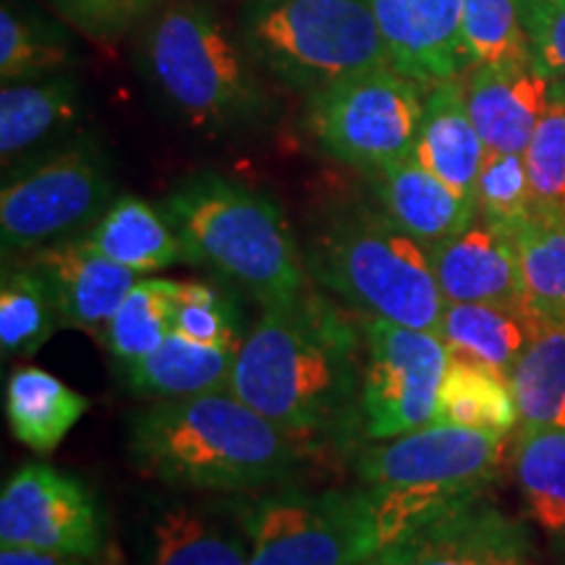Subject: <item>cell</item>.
I'll list each match as a JSON object with an SVG mask.
<instances>
[{
	"mask_svg": "<svg viewBox=\"0 0 565 565\" xmlns=\"http://www.w3.org/2000/svg\"><path fill=\"white\" fill-rule=\"evenodd\" d=\"M356 315L309 282L265 307L238 343L228 391L303 445L364 435Z\"/></svg>",
	"mask_w": 565,
	"mask_h": 565,
	"instance_id": "1",
	"label": "cell"
},
{
	"mask_svg": "<svg viewBox=\"0 0 565 565\" xmlns=\"http://www.w3.org/2000/svg\"><path fill=\"white\" fill-rule=\"evenodd\" d=\"M307 445L231 391L152 401L129 416V456L145 477L183 492L238 494L288 482Z\"/></svg>",
	"mask_w": 565,
	"mask_h": 565,
	"instance_id": "2",
	"label": "cell"
},
{
	"mask_svg": "<svg viewBox=\"0 0 565 565\" xmlns=\"http://www.w3.org/2000/svg\"><path fill=\"white\" fill-rule=\"evenodd\" d=\"M183 263L200 267L259 307H273L312 282L280 204L221 173L200 171L162 200Z\"/></svg>",
	"mask_w": 565,
	"mask_h": 565,
	"instance_id": "3",
	"label": "cell"
},
{
	"mask_svg": "<svg viewBox=\"0 0 565 565\" xmlns=\"http://www.w3.org/2000/svg\"><path fill=\"white\" fill-rule=\"evenodd\" d=\"M137 66L162 108L202 137L242 134L273 116L259 66L196 0H173L154 13L139 40Z\"/></svg>",
	"mask_w": 565,
	"mask_h": 565,
	"instance_id": "4",
	"label": "cell"
},
{
	"mask_svg": "<svg viewBox=\"0 0 565 565\" xmlns=\"http://www.w3.org/2000/svg\"><path fill=\"white\" fill-rule=\"evenodd\" d=\"M315 286L351 312L440 335L445 296L429 249L380 207L353 204L328 215L303 246Z\"/></svg>",
	"mask_w": 565,
	"mask_h": 565,
	"instance_id": "5",
	"label": "cell"
},
{
	"mask_svg": "<svg viewBox=\"0 0 565 565\" xmlns=\"http://www.w3.org/2000/svg\"><path fill=\"white\" fill-rule=\"evenodd\" d=\"M445 508L454 505L372 487L263 494L244 500L249 565H370L408 529Z\"/></svg>",
	"mask_w": 565,
	"mask_h": 565,
	"instance_id": "6",
	"label": "cell"
},
{
	"mask_svg": "<svg viewBox=\"0 0 565 565\" xmlns=\"http://www.w3.org/2000/svg\"><path fill=\"white\" fill-rule=\"evenodd\" d=\"M238 40L259 68L307 97L391 66L370 0H249Z\"/></svg>",
	"mask_w": 565,
	"mask_h": 565,
	"instance_id": "7",
	"label": "cell"
},
{
	"mask_svg": "<svg viewBox=\"0 0 565 565\" xmlns=\"http://www.w3.org/2000/svg\"><path fill=\"white\" fill-rule=\"evenodd\" d=\"M113 200L110 160L95 139L66 141L24 162L0 192L6 259L82 236Z\"/></svg>",
	"mask_w": 565,
	"mask_h": 565,
	"instance_id": "8",
	"label": "cell"
},
{
	"mask_svg": "<svg viewBox=\"0 0 565 565\" xmlns=\"http://www.w3.org/2000/svg\"><path fill=\"white\" fill-rule=\"evenodd\" d=\"M505 450V435L433 422L391 440H370L353 458V471L362 487L456 505L490 492L503 475Z\"/></svg>",
	"mask_w": 565,
	"mask_h": 565,
	"instance_id": "9",
	"label": "cell"
},
{
	"mask_svg": "<svg viewBox=\"0 0 565 565\" xmlns=\"http://www.w3.org/2000/svg\"><path fill=\"white\" fill-rule=\"evenodd\" d=\"M422 84L380 66L309 97V131L343 166L372 173L414 152L424 116Z\"/></svg>",
	"mask_w": 565,
	"mask_h": 565,
	"instance_id": "10",
	"label": "cell"
},
{
	"mask_svg": "<svg viewBox=\"0 0 565 565\" xmlns=\"http://www.w3.org/2000/svg\"><path fill=\"white\" fill-rule=\"evenodd\" d=\"M353 315L364 338L362 422L366 440H391L433 424L450 362L443 338L383 317Z\"/></svg>",
	"mask_w": 565,
	"mask_h": 565,
	"instance_id": "11",
	"label": "cell"
},
{
	"mask_svg": "<svg viewBox=\"0 0 565 565\" xmlns=\"http://www.w3.org/2000/svg\"><path fill=\"white\" fill-rule=\"evenodd\" d=\"M0 545L58 550L97 561L105 553V521L82 479L30 461L0 492Z\"/></svg>",
	"mask_w": 565,
	"mask_h": 565,
	"instance_id": "12",
	"label": "cell"
},
{
	"mask_svg": "<svg viewBox=\"0 0 565 565\" xmlns=\"http://www.w3.org/2000/svg\"><path fill=\"white\" fill-rule=\"evenodd\" d=\"M370 565H540L526 521L487 494L429 515Z\"/></svg>",
	"mask_w": 565,
	"mask_h": 565,
	"instance_id": "13",
	"label": "cell"
},
{
	"mask_svg": "<svg viewBox=\"0 0 565 565\" xmlns=\"http://www.w3.org/2000/svg\"><path fill=\"white\" fill-rule=\"evenodd\" d=\"M387 58L424 84L458 79L475 66L463 42V0H370Z\"/></svg>",
	"mask_w": 565,
	"mask_h": 565,
	"instance_id": "14",
	"label": "cell"
},
{
	"mask_svg": "<svg viewBox=\"0 0 565 565\" xmlns=\"http://www.w3.org/2000/svg\"><path fill=\"white\" fill-rule=\"evenodd\" d=\"M252 534L244 500H168L147 524L141 565H249Z\"/></svg>",
	"mask_w": 565,
	"mask_h": 565,
	"instance_id": "15",
	"label": "cell"
},
{
	"mask_svg": "<svg viewBox=\"0 0 565 565\" xmlns=\"http://www.w3.org/2000/svg\"><path fill=\"white\" fill-rule=\"evenodd\" d=\"M24 259L51 282L63 328L100 338L139 280L137 273L92 249L82 236L26 252Z\"/></svg>",
	"mask_w": 565,
	"mask_h": 565,
	"instance_id": "16",
	"label": "cell"
},
{
	"mask_svg": "<svg viewBox=\"0 0 565 565\" xmlns=\"http://www.w3.org/2000/svg\"><path fill=\"white\" fill-rule=\"evenodd\" d=\"M427 249L445 301L529 309L519 244L482 217Z\"/></svg>",
	"mask_w": 565,
	"mask_h": 565,
	"instance_id": "17",
	"label": "cell"
},
{
	"mask_svg": "<svg viewBox=\"0 0 565 565\" xmlns=\"http://www.w3.org/2000/svg\"><path fill=\"white\" fill-rule=\"evenodd\" d=\"M82 118V84L71 71L40 79L3 82L0 89V158L6 173L58 150Z\"/></svg>",
	"mask_w": 565,
	"mask_h": 565,
	"instance_id": "18",
	"label": "cell"
},
{
	"mask_svg": "<svg viewBox=\"0 0 565 565\" xmlns=\"http://www.w3.org/2000/svg\"><path fill=\"white\" fill-rule=\"evenodd\" d=\"M553 103V82L536 66H477L466 84V105L487 152L524 154Z\"/></svg>",
	"mask_w": 565,
	"mask_h": 565,
	"instance_id": "19",
	"label": "cell"
},
{
	"mask_svg": "<svg viewBox=\"0 0 565 565\" xmlns=\"http://www.w3.org/2000/svg\"><path fill=\"white\" fill-rule=\"evenodd\" d=\"M370 181L377 207L424 246L456 236L479 217L477 202L454 192L414 154L377 168Z\"/></svg>",
	"mask_w": 565,
	"mask_h": 565,
	"instance_id": "20",
	"label": "cell"
},
{
	"mask_svg": "<svg viewBox=\"0 0 565 565\" xmlns=\"http://www.w3.org/2000/svg\"><path fill=\"white\" fill-rule=\"evenodd\" d=\"M412 154L454 192L477 202V181L487 147L471 121L466 87L458 79L437 82L427 92Z\"/></svg>",
	"mask_w": 565,
	"mask_h": 565,
	"instance_id": "21",
	"label": "cell"
},
{
	"mask_svg": "<svg viewBox=\"0 0 565 565\" xmlns=\"http://www.w3.org/2000/svg\"><path fill=\"white\" fill-rule=\"evenodd\" d=\"M536 324L540 320L532 309L448 301L440 338L454 359L479 364L508 380L513 364L534 338Z\"/></svg>",
	"mask_w": 565,
	"mask_h": 565,
	"instance_id": "22",
	"label": "cell"
},
{
	"mask_svg": "<svg viewBox=\"0 0 565 565\" xmlns=\"http://www.w3.org/2000/svg\"><path fill=\"white\" fill-rule=\"evenodd\" d=\"M236 349H217L171 333L158 349L121 366L124 385L147 401L192 398L228 391Z\"/></svg>",
	"mask_w": 565,
	"mask_h": 565,
	"instance_id": "23",
	"label": "cell"
},
{
	"mask_svg": "<svg viewBox=\"0 0 565 565\" xmlns=\"http://www.w3.org/2000/svg\"><path fill=\"white\" fill-rule=\"evenodd\" d=\"M82 238L137 275L168 270L183 259L179 236L166 212L139 196H116Z\"/></svg>",
	"mask_w": 565,
	"mask_h": 565,
	"instance_id": "24",
	"label": "cell"
},
{
	"mask_svg": "<svg viewBox=\"0 0 565 565\" xmlns=\"http://www.w3.org/2000/svg\"><path fill=\"white\" fill-rule=\"evenodd\" d=\"M3 408L13 437L32 454L45 456L89 412V398L40 366H19L6 380Z\"/></svg>",
	"mask_w": 565,
	"mask_h": 565,
	"instance_id": "25",
	"label": "cell"
},
{
	"mask_svg": "<svg viewBox=\"0 0 565 565\" xmlns=\"http://www.w3.org/2000/svg\"><path fill=\"white\" fill-rule=\"evenodd\" d=\"M511 469L524 513L545 536L553 555L565 561V433H515Z\"/></svg>",
	"mask_w": 565,
	"mask_h": 565,
	"instance_id": "26",
	"label": "cell"
},
{
	"mask_svg": "<svg viewBox=\"0 0 565 565\" xmlns=\"http://www.w3.org/2000/svg\"><path fill=\"white\" fill-rule=\"evenodd\" d=\"M519 429H563L565 433V324L540 322L519 362L508 374Z\"/></svg>",
	"mask_w": 565,
	"mask_h": 565,
	"instance_id": "27",
	"label": "cell"
},
{
	"mask_svg": "<svg viewBox=\"0 0 565 565\" xmlns=\"http://www.w3.org/2000/svg\"><path fill=\"white\" fill-rule=\"evenodd\" d=\"M63 328L58 301L38 267L24 257H9L0 280V349L6 359L32 356Z\"/></svg>",
	"mask_w": 565,
	"mask_h": 565,
	"instance_id": "28",
	"label": "cell"
},
{
	"mask_svg": "<svg viewBox=\"0 0 565 565\" xmlns=\"http://www.w3.org/2000/svg\"><path fill=\"white\" fill-rule=\"evenodd\" d=\"M435 422L508 437L519 429V412L505 377L450 356L437 395Z\"/></svg>",
	"mask_w": 565,
	"mask_h": 565,
	"instance_id": "29",
	"label": "cell"
},
{
	"mask_svg": "<svg viewBox=\"0 0 565 565\" xmlns=\"http://www.w3.org/2000/svg\"><path fill=\"white\" fill-rule=\"evenodd\" d=\"M74 45L61 24L45 19L19 0H3L0 9V76L3 82L40 79L66 71Z\"/></svg>",
	"mask_w": 565,
	"mask_h": 565,
	"instance_id": "30",
	"label": "cell"
},
{
	"mask_svg": "<svg viewBox=\"0 0 565 565\" xmlns=\"http://www.w3.org/2000/svg\"><path fill=\"white\" fill-rule=\"evenodd\" d=\"M526 303L540 322L565 324V217L534 215L515 233Z\"/></svg>",
	"mask_w": 565,
	"mask_h": 565,
	"instance_id": "31",
	"label": "cell"
},
{
	"mask_svg": "<svg viewBox=\"0 0 565 565\" xmlns=\"http://www.w3.org/2000/svg\"><path fill=\"white\" fill-rule=\"evenodd\" d=\"M173 301L175 280H137L100 338L118 366L147 356L173 333Z\"/></svg>",
	"mask_w": 565,
	"mask_h": 565,
	"instance_id": "32",
	"label": "cell"
},
{
	"mask_svg": "<svg viewBox=\"0 0 565 565\" xmlns=\"http://www.w3.org/2000/svg\"><path fill=\"white\" fill-rule=\"evenodd\" d=\"M463 42L475 66H534L519 0H463Z\"/></svg>",
	"mask_w": 565,
	"mask_h": 565,
	"instance_id": "33",
	"label": "cell"
},
{
	"mask_svg": "<svg viewBox=\"0 0 565 565\" xmlns=\"http://www.w3.org/2000/svg\"><path fill=\"white\" fill-rule=\"evenodd\" d=\"M173 333L202 345L238 349L246 335L238 294L217 280H175Z\"/></svg>",
	"mask_w": 565,
	"mask_h": 565,
	"instance_id": "34",
	"label": "cell"
},
{
	"mask_svg": "<svg viewBox=\"0 0 565 565\" xmlns=\"http://www.w3.org/2000/svg\"><path fill=\"white\" fill-rule=\"evenodd\" d=\"M479 217L492 228L515 233L534 215L532 189H529L524 154L487 152L477 181Z\"/></svg>",
	"mask_w": 565,
	"mask_h": 565,
	"instance_id": "35",
	"label": "cell"
},
{
	"mask_svg": "<svg viewBox=\"0 0 565 565\" xmlns=\"http://www.w3.org/2000/svg\"><path fill=\"white\" fill-rule=\"evenodd\" d=\"M536 215L565 217V97L555 95L524 150Z\"/></svg>",
	"mask_w": 565,
	"mask_h": 565,
	"instance_id": "36",
	"label": "cell"
},
{
	"mask_svg": "<svg viewBox=\"0 0 565 565\" xmlns=\"http://www.w3.org/2000/svg\"><path fill=\"white\" fill-rule=\"evenodd\" d=\"M71 30L95 42H113L152 19L166 0H42Z\"/></svg>",
	"mask_w": 565,
	"mask_h": 565,
	"instance_id": "37",
	"label": "cell"
},
{
	"mask_svg": "<svg viewBox=\"0 0 565 565\" xmlns=\"http://www.w3.org/2000/svg\"><path fill=\"white\" fill-rule=\"evenodd\" d=\"M534 66L565 84V0H519Z\"/></svg>",
	"mask_w": 565,
	"mask_h": 565,
	"instance_id": "38",
	"label": "cell"
},
{
	"mask_svg": "<svg viewBox=\"0 0 565 565\" xmlns=\"http://www.w3.org/2000/svg\"><path fill=\"white\" fill-rule=\"evenodd\" d=\"M0 565H97V563L82 555L58 553V550L0 545Z\"/></svg>",
	"mask_w": 565,
	"mask_h": 565,
	"instance_id": "39",
	"label": "cell"
},
{
	"mask_svg": "<svg viewBox=\"0 0 565 565\" xmlns=\"http://www.w3.org/2000/svg\"><path fill=\"white\" fill-rule=\"evenodd\" d=\"M553 92H555V95L565 97V84H553Z\"/></svg>",
	"mask_w": 565,
	"mask_h": 565,
	"instance_id": "40",
	"label": "cell"
}]
</instances>
